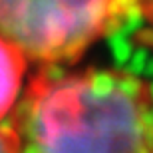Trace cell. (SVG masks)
Masks as SVG:
<instances>
[{
  "label": "cell",
  "mask_w": 153,
  "mask_h": 153,
  "mask_svg": "<svg viewBox=\"0 0 153 153\" xmlns=\"http://www.w3.org/2000/svg\"><path fill=\"white\" fill-rule=\"evenodd\" d=\"M18 153H153V90L117 68H46L18 97Z\"/></svg>",
  "instance_id": "6da1fadb"
},
{
  "label": "cell",
  "mask_w": 153,
  "mask_h": 153,
  "mask_svg": "<svg viewBox=\"0 0 153 153\" xmlns=\"http://www.w3.org/2000/svg\"><path fill=\"white\" fill-rule=\"evenodd\" d=\"M133 14L135 0H0V36L28 62L60 68Z\"/></svg>",
  "instance_id": "7a4b0ae2"
},
{
  "label": "cell",
  "mask_w": 153,
  "mask_h": 153,
  "mask_svg": "<svg viewBox=\"0 0 153 153\" xmlns=\"http://www.w3.org/2000/svg\"><path fill=\"white\" fill-rule=\"evenodd\" d=\"M28 60L18 48L0 36V121L16 108Z\"/></svg>",
  "instance_id": "3957f363"
},
{
  "label": "cell",
  "mask_w": 153,
  "mask_h": 153,
  "mask_svg": "<svg viewBox=\"0 0 153 153\" xmlns=\"http://www.w3.org/2000/svg\"><path fill=\"white\" fill-rule=\"evenodd\" d=\"M0 153H18L10 127H0Z\"/></svg>",
  "instance_id": "277c9868"
},
{
  "label": "cell",
  "mask_w": 153,
  "mask_h": 153,
  "mask_svg": "<svg viewBox=\"0 0 153 153\" xmlns=\"http://www.w3.org/2000/svg\"><path fill=\"white\" fill-rule=\"evenodd\" d=\"M137 14L145 18V22L153 28V0H135Z\"/></svg>",
  "instance_id": "5b68a950"
}]
</instances>
